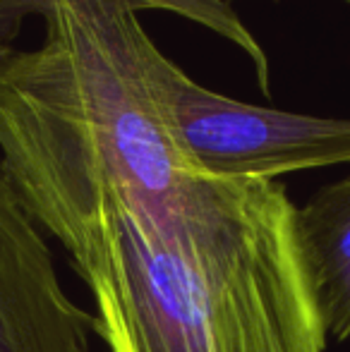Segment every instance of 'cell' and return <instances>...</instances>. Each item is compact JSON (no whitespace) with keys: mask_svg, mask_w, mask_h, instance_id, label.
<instances>
[{"mask_svg":"<svg viewBox=\"0 0 350 352\" xmlns=\"http://www.w3.org/2000/svg\"><path fill=\"white\" fill-rule=\"evenodd\" d=\"M278 180L214 177L168 213L120 216L67 250L108 352H324Z\"/></svg>","mask_w":350,"mask_h":352,"instance_id":"obj_1","label":"cell"},{"mask_svg":"<svg viewBox=\"0 0 350 352\" xmlns=\"http://www.w3.org/2000/svg\"><path fill=\"white\" fill-rule=\"evenodd\" d=\"M146 72L175 142L204 173L259 177L350 163V120L252 106L197 84L159 51L146 46Z\"/></svg>","mask_w":350,"mask_h":352,"instance_id":"obj_2","label":"cell"},{"mask_svg":"<svg viewBox=\"0 0 350 352\" xmlns=\"http://www.w3.org/2000/svg\"><path fill=\"white\" fill-rule=\"evenodd\" d=\"M94 316L63 285L43 230L0 166V352H91Z\"/></svg>","mask_w":350,"mask_h":352,"instance_id":"obj_3","label":"cell"},{"mask_svg":"<svg viewBox=\"0 0 350 352\" xmlns=\"http://www.w3.org/2000/svg\"><path fill=\"white\" fill-rule=\"evenodd\" d=\"M295 235L324 331L350 338V175L300 206Z\"/></svg>","mask_w":350,"mask_h":352,"instance_id":"obj_4","label":"cell"},{"mask_svg":"<svg viewBox=\"0 0 350 352\" xmlns=\"http://www.w3.org/2000/svg\"><path fill=\"white\" fill-rule=\"evenodd\" d=\"M137 10H166L173 12L182 19L199 24V27L209 29V32L219 34L221 38L230 41L238 46L245 56L250 58L257 74V82L262 91L269 96L271 89V70H269V58H266L264 48L252 36L248 24L238 17L233 8L226 0H130Z\"/></svg>","mask_w":350,"mask_h":352,"instance_id":"obj_5","label":"cell"},{"mask_svg":"<svg viewBox=\"0 0 350 352\" xmlns=\"http://www.w3.org/2000/svg\"><path fill=\"white\" fill-rule=\"evenodd\" d=\"M343 3H348V5H350V0H343Z\"/></svg>","mask_w":350,"mask_h":352,"instance_id":"obj_6","label":"cell"}]
</instances>
